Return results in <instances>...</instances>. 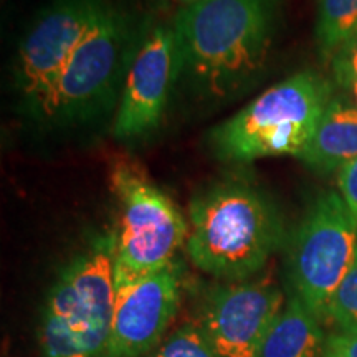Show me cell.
Segmentation results:
<instances>
[{"instance_id": "obj_1", "label": "cell", "mask_w": 357, "mask_h": 357, "mask_svg": "<svg viewBox=\"0 0 357 357\" xmlns=\"http://www.w3.org/2000/svg\"><path fill=\"white\" fill-rule=\"evenodd\" d=\"M280 0H197L172 22L182 71L205 95L225 100L260 77Z\"/></svg>"}, {"instance_id": "obj_2", "label": "cell", "mask_w": 357, "mask_h": 357, "mask_svg": "<svg viewBox=\"0 0 357 357\" xmlns=\"http://www.w3.org/2000/svg\"><path fill=\"white\" fill-rule=\"evenodd\" d=\"M187 253L215 278L245 281L278 248L283 225L265 192L245 178H227L190 202Z\"/></svg>"}, {"instance_id": "obj_3", "label": "cell", "mask_w": 357, "mask_h": 357, "mask_svg": "<svg viewBox=\"0 0 357 357\" xmlns=\"http://www.w3.org/2000/svg\"><path fill=\"white\" fill-rule=\"evenodd\" d=\"M331 100L333 86L328 79L312 71H300L213 128L208 142L213 154L227 162L300 158Z\"/></svg>"}, {"instance_id": "obj_4", "label": "cell", "mask_w": 357, "mask_h": 357, "mask_svg": "<svg viewBox=\"0 0 357 357\" xmlns=\"http://www.w3.org/2000/svg\"><path fill=\"white\" fill-rule=\"evenodd\" d=\"M121 218L114 243V284L134 283L174 263L189 227L177 205L131 166L111 174Z\"/></svg>"}, {"instance_id": "obj_5", "label": "cell", "mask_w": 357, "mask_h": 357, "mask_svg": "<svg viewBox=\"0 0 357 357\" xmlns=\"http://www.w3.org/2000/svg\"><path fill=\"white\" fill-rule=\"evenodd\" d=\"M128 38V17L109 2L48 91L29 111L30 116L58 124L96 113L118 82Z\"/></svg>"}, {"instance_id": "obj_6", "label": "cell", "mask_w": 357, "mask_h": 357, "mask_svg": "<svg viewBox=\"0 0 357 357\" xmlns=\"http://www.w3.org/2000/svg\"><path fill=\"white\" fill-rule=\"evenodd\" d=\"M357 255V220L337 192L312 200L294 235L291 276L296 296L323 318Z\"/></svg>"}, {"instance_id": "obj_7", "label": "cell", "mask_w": 357, "mask_h": 357, "mask_svg": "<svg viewBox=\"0 0 357 357\" xmlns=\"http://www.w3.org/2000/svg\"><path fill=\"white\" fill-rule=\"evenodd\" d=\"M116 235L95 247L61 273L48 294L45 312L68 324L95 357H106L113 324Z\"/></svg>"}, {"instance_id": "obj_8", "label": "cell", "mask_w": 357, "mask_h": 357, "mask_svg": "<svg viewBox=\"0 0 357 357\" xmlns=\"http://www.w3.org/2000/svg\"><path fill=\"white\" fill-rule=\"evenodd\" d=\"M109 0H53L22 40L15 88L26 111L48 91Z\"/></svg>"}, {"instance_id": "obj_9", "label": "cell", "mask_w": 357, "mask_h": 357, "mask_svg": "<svg viewBox=\"0 0 357 357\" xmlns=\"http://www.w3.org/2000/svg\"><path fill=\"white\" fill-rule=\"evenodd\" d=\"M181 73V47L172 25L154 26L129 65L113 124L116 139H137L159 128Z\"/></svg>"}, {"instance_id": "obj_10", "label": "cell", "mask_w": 357, "mask_h": 357, "mask_svg": "<svg viewBox=\"0 0 357 357\" xmlns=\"http://www.w3.org/2000/svg\"><path fill=\"white\" fill-rule=\"evenodd\" d=\"M283 301L273 281H235L208 294L199 329L218 357H255Z\"/></svg>"}, {"instance_id": "obj_11", "label": "cell", "mask_w": 357, "mask_h": 357, "mask_svg": "<svg viewBox=\"0 0 357 357\" xmlns=\"http://www.w3.org/2000/svg\"><path fill=\"white\" fill-rule=\"evenodd\" d=\"M181 303L177 263L158 273L116 287L106 357H144L162 341Z\"/></svg>"}, {"instance_id": "obj_12", "label": "cell", "mask_w": 357, "mask_h": 357, "mask_svg": "<svg viewBox=\"0 0 357 357\" xmlns=\"http://www.w3.org/2000/svg\"><path fill=\"white\" fill-rule=\"evenodd\" d=\"M357 158V108L346 100L333 98L321 116L318 128L300 159L312 171H341Z\"/></svg>"}, {"instance_id": "obj_13", "label": "cell", "mask_w": 357, "mask_h": 357, "mask_svg": "<svg viewBox=\"0 0 357 357\" xmlns=\"http://www.w3.org/2000/svg\"><path fill=\"white\" fill-rule=\"evenodd\" d=\"M323 346L318 318L300 298L293 296L263 339L255 357H318Z\"/></svg>"}, {"instance_id": "obj_14", "label": "cell", "mask_w": 357, "mask_h": 357, "mask_svg": "<svg viewBox=\"0 0 357 357\" xmlns=\"http://www.w3.org/2000/svg\"><path fill=\"white\" fill-rule=\"evenodd\" d=\"M357 33V0H316V43L324 61Z\"/></svg>"}, {"instance_id": "obj_15", "label": "cell", "mask_w": 357, "mask_h": 357, "mask_svg": "<svg viewBox=\"0 0 357 357\" xmlns=\"http://www.w3.org/2000/svg\"><path fill=\"white\" fill-rule=\"evenodd\" d=\"M40 342L45 357H95L68 324L50 312H43Z\"/></svg>"}, {"instance_id": "obj_16", "label": "cell", "mask_w": 357, "mask_h": 357, "mask_svg": "<svg viewBox=\"0 0 357 357\" xmlns=\"http://www.w3.org/2000/svg\"><path fill=\"white\" fill-rule=\"evenodd\" d=\"M144 357H218L199 326L185 324Z\"/></svg>"}, {"instance_id": "obj_17", "label": "cell", "mask_w": 357, "mask_h": 357, "mask_svg": "<svg viewBox=\"0 0 357 357\" xmlns=\"http://www.w3.org/2000/svg\"><path fill=\"white\" fill-rule=\"evenodd\" d=\"M326 318L333 319L341 329L357 328V255L333 296Z\"/></svg>"}, {"instance_id": "obj_18", "label": "cell", "mask_w": 357, "mask_h": 357, "mask_svg": "<svg viewBox=\"0 0 357 357\" xmlns=\"http://www.w3.org/2000/svg\"><path fill=\"white\" fill-rule=\"evenodd\" d=\"M331 71L336 84L349 88L357 82V33L346 40L331 58Z\"/></svg>"}, {"instance_id": "obj_19", "label": "cell", "mask_w": 357, "mask_h": 357, "mask_svg": "<svg viewBox=\"0 0 357 357\" xmlns=\"http://www.w3.org/2000/svg\"><path fill=\"white\" fill-rule=\"evenodd\" d=\"M321 357H357V328L331 334L324 341Z\"/></svg>"}, {"instance_id": "obj_20", "label": "cell", "mask_w": 357, "mask_h": 357, "mask_svg": "<svg viewBox=\"0 0 357 357\" xmlns=\"http://www.w3.org/2000/svg\"><path fill=\"white\" fill-rule=\"evenodd\" d=\"M337 184L341 197L357 220V158L339 171Z\"/></svg>"}, {"instance_id": "obj_21", "label": "cell", "mask_w": 357, "mask_h": 357, "mask_svg": "<svg viewBox=\"0 0 357 357\" xmlns=\"http://www.w3.org/2000/svg\"><path fill=\"white\" fill-rule=\"evenodd\" d=\"M178 3H181V6H189V3H194V2H197V0H177Z\"/></svg>"}]
</instances>
